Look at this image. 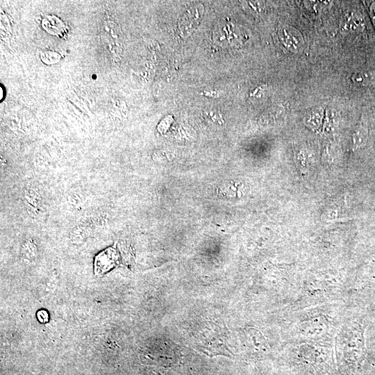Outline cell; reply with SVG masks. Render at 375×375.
<instances>
[{
    "instance_id": "cell-1",
    "label": "cell",
    "mask_w": 375,
    "mask_h": 375,
    "mask_svg": "<svg viewBox=\"0 0 375 375\" xmlns=\"http://www.w3.org/2000/svg\"><path fill=\"white\" fill-rule=\"evenodd\" d=\"M219 192L228 199L244 201L249 197L251 185L243 178H233L224 183L219 188Z\"/></svg>"
},
{
    "instance_id": "cell-2",
    "label": "cell",
    "mask_w": 375,
    "mask_h": 375,
    "mask_svg": "<svg viewBox=\"0 0 375 375\" xmlns=\"http://www.w3.org/2000/svg\"><path fill=\"white\" fill-rule=\"evenodd\" d=\"M242 34L238 26L232 23H225L219 26L215 33L216 41L222 45H237L241 42Z\"/></svg>"
},
{
    "instance_id": "cell-3",
    "label": "cell",
    "mask_w": 375,
    "mask_h": 375,
    "mask_svg": "<svg viewBox=\"0 0 375 375\" xmlns=\"http://www.w3.org/2000/svg\"><path fill=\"white\" fill-rule=\"evenodd\" d=\"M117 255L115 249L112 248L107 249L99 253L95 259L94 271L97 274H102L116 265Z\"/></svg>"
},
{
    "instance_id": "cell-4",
    "label": "cell",
    "mask_w": 375,
    "mask_h": 375,
    "mask_svg": "<svg viewBox=\"0 0 375 375\" xmlns=\"http://www.w3.org/2000/svg\"><path fill=\"white\" fill-rule=\"evenodd\" d=\"M282 42L291 51H299L302 47L303 40L300 33L290 26H282L278 30Z\"/></svg>"
},
{
    "instance_id": "cell-5",
    "label": "cell",
    "mask_w": 375,
    "mask_h": 375,
    "mask_svg": "<svg viewBox=\"0 0 375 375\" xmlns=\"http://www.w3.org/2000/svg\"><path fill=\"white\" fill-rule=\"evenodd\" d=\"M199 18V9L197 8H191L184 14L178 23L179 32L181 33L191 31L194 26L198 24Z\"/></svg>"
},
{
    "instance_id": "cell-6",
    "label": "cell",
    "mask_w": 375,
    "mask_h": 375,
    "mask_svg": "<svg viewBox=\"0 0 375 375\" xmlns=\"http://www.w3.org/2000/svg\"><path fill=\"white\" fill-rule=\"evenodd\" d=\"M24 198L29 208L33 210L39 208L42 201V195L38 188L33 186L27 187L24 193Z\"/></svg>"
},
{
    "instance_id": "cell-7",
    "label": "cell",
    "mask_w": 375,
    "mask_h": 375,
    "mask_svg": "<svg viewBox=\"0 0 375 375\" xmlns=\"http://www.w3.org/2000/svg\"><path fill=\"white\" fill-rule=\"evenodd\" d=\"M368 129L365 124H360L355 130L352 137L353 149H356L364 146L367 140Z\"/></svg>"
},
{
    "instance_id": "cell-8",
    "label": "cell",
    "mask_w": 375,
    "mask_h": 375,
    "mask_svg": "<svg viewBox=\"0 0 375 375\" xmlns=\"http://www.w3.org/2000/svg\"><path fill=\"white\" fill-rule=\"evenodd\" d=\"M322 109H315L305 117L304 124L311 130H317L322 123Z\"/></svg>"
},
{
    "instance_id": "cell-9",
    "label": "cell",
    "mask_w": 375,
    "mask_h": 375,
    "mask_svg": "<svg viewBox=\"0 0 375 375\" xmlns=\"http://www.w3.org/2000/svg\"><path fill=\"white\" fill-rule=\"evenodd\" d=\"M353 81L361 85H370L375 83V72H364L354 74Z\"/></svg>"
},
{
    "instance_id": "cell-10",
    "label": "cell",
    "mask_w": 375,
    "mask_h": 375,
    "mask_svg": "<svg viewBox=\"0 0 375 375\" xmlns=\"http://www.w3.org/2000/svg\"><path fill=\"white\" fill-rule=\"evenodd\" d=\"M337 217V212L334 210H326L322 215V219L326 221H333Z\"/></svg>"
},
{
    "instance_id": "cell-11",
    "label": "cell",
    "mask_w": 375,
    "mask_h": 375,
    "mask_svg": "<svg viewBox=\"0 0 375 375\" xmlns=\"http://www.w3.org/2000/svg\"><path fill=\"white\" fill-rule=\"evenodd\" d=\"M38 318L40 322H46L48 321V314L44 310H41L38 312Z\"/></svg>"
},
{
    "instance_id": "cell-12",
    "label": "cell",
    "mask_w": 375,
    "mask_h": 375,
    "mask_svg": "<svg viewBox=\"0 0 375 375\" xmlns=\"http://www.w3.org/2000/svg\"><path fill=\"white\" fill-rule=\"evenodd\" d=\"M369 13L372 19V21L375 25V2H373V3H372V5L370 6Z\"/></svg>"
}]
</instances>
